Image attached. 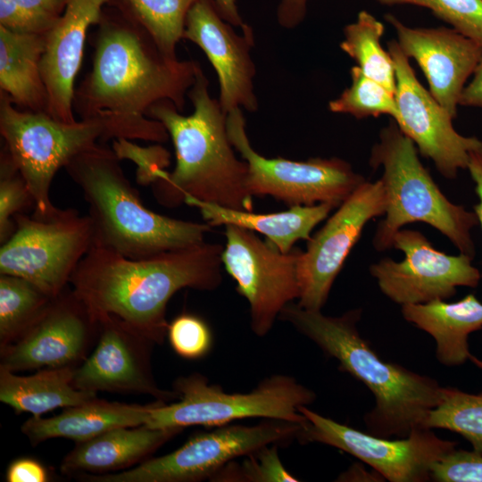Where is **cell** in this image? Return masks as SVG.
<instances>
[{
    "label": "cell",
    "instance_id": "7402d4cb",
    "mask_svg": "<svg viewBox=\"0 0 482 482\" xmlns=\"http://www.w3.org/2000/svg\"><path fill=\"white\" fill-rule=\"evenodd\" d=\"M181 430L145 425L114 428L77 443L63 458L60 470L71 476L114 473L145 461Z\"/></svg>",
    "mask_w": 482,
    "mask_h": 482
},
{
    "label": "cell",
    "instance_id": "30bf717a",
    "mask_svg": "<svg viewBox=\"0 0 482 482\" xmlns=\"http://www.w3.org/2000/svg\"><path fill=\"white\" fill-rule=\"evenodd\" d=\"M302 425L267 420L253 426L223 425L196 434L175 451L124 470L79 474L90 482H194L212 478L222 467L270 445L297 439Z\"/></svg>",
    "mask_w": 482,
    "mask_h": 482
},
{
    "label": "cell",
    "instance_id": "ba28073f",
    "mask_svg": "<svg viewBox=\"0 0 482 482\" xmlns=\"http://www.w3.org/2000/svg\"><path fill=\"white\" fill-rule=\"evenodd\" d=\"M174 403L151 404L145 426L179 428L202 425L219 427L248 418L278 420L303 425L302 406L314 402L313 391L295 378L277 374L263 379L247 393H228L198 373L178 378L173 384Z\"/></svg>",
    "mask_w": 482,
    "mask_h": 482
},
{
    "label": "cell",
    "instance_id": "2e32d148",
    "mask_svg": "<svg viewBox=\"0 0 482 482\" xmlns=\"http://www.w3.org/2000/svg\"><path fill=\"white\" fill-rule=\"evenodd\" d=\"M396 77L397 126L430 159L445 179H453L467 169L469 152L478 142L475 137L458 133L453 118L419 81L410 59L396 40L388 42Z\"/></svg>",
    "mask_w": 482,
    "mask_h": 482
},
{
    "label": "cell",
    "instance_id": "484cf974",
    "mask_svg": "<svg viewBox=\"0 0 482 482\" xmlns=\"http://www.w3.org/2000/svg\"><path fill=\"white\" fill-rule=\"evenodd\" d=\"M46 34H22L0 26V91L25 111L46 112L47 93L40 62Z\"/></svg>",
    "mask_w": 482,
    "mask_h": 482
},
{
    "label": "cell",
    "instance_id": "7dc6e473",
    "mask_svg": "<svg viewBox=\"0 0 482 482\" xmlns=\"http://www.w3.org/2000/svg\"><path fill=\"white\" fill-rule=\"evenodd\" d=\"M470 361L482 370V359H478V357L471 354L470 357Z\"/></svg>",
    "mask_w": 482,
    "mask_h": 482
},
{
    "label": "cell",
    "instance_id": "9a60e30c",
    "mask_svg": "<svg viewBox=\"0 0 482 482\" xmlns=\"http://www.w3.org/2000/svg\"><path fill=\"white\" fill-rule=\"evenodd\" d=\"M386 195L380 179L363 182L307 241L297 265L301 307L321 311L332 285L365 225L385 214Z\"/></svg>",
    "mask_w": 482,
    "mask_h": 482
},
{
    "label": "cell",
    "instance_id": "60d3db41",
    "mask_svg": "<svg viewBox=\"0 0 482 482\" xmlns=\"http://www.w3.org/2000/svg\"><path fill=\"white\" fill-rule=\"evenodd\" d=\"M467 170L475 182L478 203L474 206V212L482 229V141L480 139L469 152Z\"/></svg>",
    "mask_w": 482,
    "mask_h": 482
},
{
    "label": "cell",
    "instance_id": "1f68e13d",
    "mask_svg": "<svg viewBox=\"0 0 482 482\" xmlns=\"http://www.w3.org/2000/svg\"><path fill=\"white\" fill-rule=\"evenodd\" d=\"M350 75V87L328 103L330 112L357 119L388 115L395 122L398 121L399 110L394 92L365 75L357 65L351 68Z\"/></svg>",
    "mask_w": 482,
    "mask_h": 482
},
{
    "label": "cell",
    "instance_id": "8992f818",
    "mask_svg": "<svg viewBox=\"0 0 482 482\" xmlns=\"http://www.w3.org/2000/svg\"><path fill=\"white\" fill-rule=\"evenodd\" d=\"M156 132L155 121L147 117L101 113L72 123L58 121L46 112L16 109L0 91V133L34 198L32 215L38 218L58 211L50 200V187L56 172L76 155L108 140L152 141Z\"/></svg>",
    "mask_w": 482,
    "mask_h": 482
},
{
    "label": "cell",
    "instance_id": "5bb4252c",
    "mask_svg": "<svg viewBox=\"0 0 482 482\" xmlns=\"http://www.w3.org/2000/svg\"><path fill=\"white\" fill-rule=\"evenodd\" d=\"M392 247L402 251L404 259L382 258L370 266V273L380 291L401 305L446 300L459 287H478L482 277L472 264L473 257L438 251L418 230L401 229Z\"/></svg>",
    "mask_w": 482,
    "mask_h": 482
},
{
    "label": "cell",
    "instance_id": "d4e9b609",
    "mask_svg": "<svg viewBox=\"0 0 482 482\" xmlns=\"http://www.w3.org/2000/svg\"><path fill=\"white\" fill-rule=\"evenodd\" d=\"M402 314L435 339L441 364L454 367L470 360L469 335L482 328V303L473 294L454 303L435 300L402 305Z\"/></svg>",
    "mask_w": 482,
    "mask_h": 482
},
{
    "label": "cell",
    "instance_id": "74e56055",
    "mask_svg": "<svg viewBox=\"0 0 482 482\" xmlns=\"http://www.w3.org/2000/svg\"><path fill=\"white\" fill-rule=\"evenodd\" d=\"M431 478L438 482H482V453L455 448L432 466Z\"/></svg>",
    "mask_w": 482,
    "mask_h": 482
},
{
    "label": "cell",
    "instance_id": "e0dca14e",
    "mask_svg": "<svg viewBox=\"0 0 482 482\" xmlns=\"http://www.w3.org/2000/svg\"><path fill=\"white\" fill-rule=\"evenodd\" d=\"M98 340L92 353L75 368L72 385L78 390L149 395L158 401L177 399L154 381L150 353L154 343L114 315L97 320Z\"/></svg>",
    "mask_w": 482,
    "mask_h": 482
},
{
    "label": "cell",
    "instance_id": "d6a6232c",
    "mask_svg": "<svg viewBox=\"0 0 482 482\" xmlns=\"http://www.w3.org/2000/svg\"><path fill=\"white\" fill-rule=\"evenodd\" d=\"M240 464L230 461L210 480L234 482H296L278 456V445H270L245 456Z\"/></svg>",
    "mask_w": 482,
    "mask_h": 482
},
{
    "label": "cell",
    "instance_id": "f546056e",
    "mask_svg": "<svg viewBox=\"0 0 482 482\" xmlns=\"http://www.w3.org/2000/svg\"><path fill=\"white\" fill-rule=\"evenodd\" d=\"M53 299L27 279L0 274V348L15 341Z\"/></svg>",
    "mask_w": 482,
    "mask_h": 482
},
{
    "label": "cell",
    "instance_id": "ee69618b",
    "mask_svg": "<svg viewBox=\"0 0 482 482\" xmlns=\"http://www.w3.org/2000/svg\"><path fill=\"white\" fill-rule=\"evenodd\" d=\"M460 105L482 109V59L461 93Z\"/></svg>",
    "mask_w": 482,
    "mask_h": 482
},
{
    "label": "cell",
    "instance_id": "836d02e7",
    "mask_svg": "<svg viewBox=\"0 0 482 482\" xmlns=\"http://www.w3.org/2000/svg\"><path fill=\"white\" fill-rule=\"evenodd\" d=\"M35 207L31 192L6 148L0 154V243H5L15 230L14 216Z\"/></svg>",
    "mask_w": 482,
    "mask_h": 482
},
{
    "label": "cell",
    "instance_id": "ac0fdd59",
    "mask_svg": "<svg viewBox=\"0 0 482 482\" xmlns=\"http://www.w3.org/2000/svg\"><path fill=\"white\" fill-rule=\"evenodd\" d=\"M98 323L66 287L12 343L0 348V366L11 371L74 367L85 355Z\"/></svg>",
    "mask_w": 482,
    "mask_h": 482
},
{
    "label": "cell",
    "instance_id": "f1b7e54d",
    "mask_svg": "<svg viewBox=\"0 0 482 482\" xmlns=\"http://www.w3.org/2000/svg\"><path fill=\"white\" fill-rule=\"evenodd\" d=\"M195 0H110L129 14L153 37L161 51L178 58L177 45L183 38L187 12Z\"/></svg>",
    "mask_w": 482,
    "mask_h": 482
},
{
    "label": "cell",
    "instance_id": "b9f144b4",
    "mask_svg": "<svg viewBox=\"0 0 482 482\" xmlns=\"http://www.w3.org/2000/svg\"><path fill=\"white\" fill-rule=\"evenodd\" d=\"M307 0H280L277 11L278 23L287 29L299 25L306 15Z\"/></svg>",
    "mask_w": 482,
    "mask_h": 482
},
{
    "label": "cell",
    "instance_id": "4fadbf2b",
    "mask_svg": "<svg viewBox=\"0 0 482 482\" xmlns=\"http://www.w3.org/2000/svg\"><path fill=\"white\" fill-rule=\"evenodd\" d=\"M306 421L297 439L320 443L345 452L370 466L390 482H424L431 468L453 451L457 442L442 439L420 427L406 437L392 439L362 432L324 417L307 406L299 408Z\"/></svg>",
    "mask_w": 482,
    "mask_h": 482
},
{
    "label": "cell",
    "instance_id": "603a6c76",
    "mask_svg": "<svg viewBox=\"0 0 482 482\" xmlns=\"http://www.w3.org/2000/svg\"><path fill=\"white\" fill-rule=\"evenodd\" d=\"M150 407L151 404H127L96 396L64 408L61 414L51 418L32 416L21 428L33 445L57 437L80 443L114 428L145 425Z\"/></svg>",
    "mask_w": 482,
    "mask_h": 482
},
{
    "label": "cell",
    "instance_id": "4dcf8cb0",
    "mask_svg": "<svg viewBox=\"0 0 482 482\" xmlns=\"http://www.w3.org/2000/svg\"><path fill=\"white\" fill-rule=\"evenodd\" d=\"M423 428L455 432L470 443L472 450L482 453V392L444 386L442 400L429 412Z\"/></svg>",
    "mask_w": 482,
    "mask_h": 482
},
{
    "label": "cell",
    "instance_id": "ffe728a7",
    "mask_svg": "<svg viewBox=\"0 0 482 482\" xmlns=\"http://www.w3.org/2000/svg\"><path fill=\"white\" fill-rule=\"evenodd\" d=\"M403 54L422 70L434 98L454 119L461 93L482 59V46L453 28H411L386 14Z\"/></svg>",
    "mask_w": 482,
    "mask_h": 482
},
{
    "label": "cell",
    "instance_id": "cb8c5ba5",
    "mask_svg": "<svg viewBox=\"0 0 482 482\" xmlns=\"http://www.w3.org/2000/svg\"><path fill=\"white\" fill-rule=\"evenodd\" d=\"M185 204L196 207L204 220L212 228L235 225L263 235L282 253H288L299 240L308 241L312 229L328 218L337 208L334 204L321 203L313 205L290 206L287 211L272 213H257L223 207L192 197Z\"/></svg>",
    "mask_w": 482,
    "mask_h": 482
},
{
    "label": "cell",
    "instance_id": "7c38bea8",
    "mask_svg": "<svg viewBox=\"0 0 482 482\" xmlns=\"http://www.w3.org/2000/svg\"><path fill=\"white\" fill-rule=\"evenodd\" d=\"M224 227L222 265L249 304L253 332L264 337L284 307L300 296L297 265L303 250L282 253L253 231Z\"/></svg>",
    "mask_w": 482,
    "mask_h": 482
},
{
    "label": "cell",
    "instance_id": "5b68a950",
    "mask_svg": "<svg viewBox=\"0 0 482 482\" xmlns=\"http://www.w3.org/2000/svg\"><path fill=\"white\" fill-rule=\"evenodd\" d=\"M112 147L98 143L76 155L65 170L88 204L95 246L143 259L205 241L212 227L146 208Z\"/></svg>",
    "mask_w": 482,
    "mask_h": 482
},
{
    "label": "cell",
    "instance_id": "83f0119b",
    "mask_svg": "<svg viewBox=\"0 0 482 482\" xmlns=\"http://www.w3.org/2000/svg\"><path fill=\"white\" fill-rule=\"evenodd\" d=\"M384 30L383 23L374 15L361 11L356 21L345 27L340 48L356 62L365 75L395 94V63L380 43Z\"/></svg>",
    "mask_w": 482,
    "mask_h": 482
},
{
    "label": "cell",
    "instance_id": "9c48e42d",
    "mask_svg": "<svg viewBox=\"0 0 482 482\" xmlns=\"http://www.w3.org/2000/svg\"><path fill=\"white\" fill-rule=\"evenodd\" d=\"M14 222L13 234L0 247V274L27 279L55 298L95 245L90 217L69 208L46 218L18 213Z\"/></svg>",
    "mask_w": 482,
    "mask_h": 482
},
{
    "label": "cell",
    "instance_id": "7bdbcfd3",
    "mask_svg": "<svg viewBox=\"0 0 482 482\" xmlns=\"http://www.w3.org/2000/svg\"><path fill=\"white\" fill-rule=\"evenodd\" d=\"M20 5L42 16L59 19L69 0H12Z\"/></svg>",
    "mask_w": 482,
    "mask_h": 482
},
{
    "label": "cell",
    "instance_id": "d590c367",
    "mask_svg": "<svg viewBox=\"0 0 482 482\" xmlns=\"http://www.w3.org/2000/svg\"><path fill=\"white\" fill-rule=\"evenodd\" d=\"M167 336L174 352L186 359H199L211 350L212 336L207 323L191 313H182L168 325Z\"/></svg>",
    "mask_w": 482,
    "mask_h": 482
},
{
    "label": "cell",
    "instance_id": "d6986e66",
    "mask_svg": "<svg viewBox=\"0 0 482 482\" xmlns=\"http://www.w3.org/2000/svg\"><path fill=\"white\" fill-rule=\"evenodd\" d=\"M232 27L220 16L212 0H195L186 18L183 38L197 45L214 68L223 112L228 114L243 108L253 112L258 108L253 89L255 66L250 55L253 31L245 23L239 35Z\"/></svg>",
    "mask_w": 482,
    "mask_h": 482
},
{
    "label": "cell",
    "instance_id": "f6af8a7d",
    "mask_svg": "<svg viewBox=\"0 0 482 482\" xmlns=\"http://www.w3.org/2000/svg\"><path fill=\"white\" fill-rule=\"evenodd\" d=\"M220 16L234 27H242L245 23L238 12L236 0H212Z\"/></svg>",
    "mask_w": 482,
    "mask_h": 482
},
{
    "label": "cell",
    "instance_id": "4316f807",
    "mask_svg": "<svg viewBox=\"0 0 482 482\" xmlns=\"http://www.w3.org/2000/svg\"><path fill=\"white\" fill-rule=\"evenodd\" d=\"M75 367L45 368L29 376H19L0 366V401L17 414L39 417L58 408L80 404L96 396L72 385Z\"/></svg>",
    "mask_w": 482,
    "mask_h": 482
},
{
    "label": "cell",
    "instance_id": "ab89813d",
    "mask_svg": "<svg viewBox=\"0 0 482 482\" xmlns=\"http://www.w3.org/2000/svg\"><path fill=\"white\" fill-rule=\"evenodd\" d=\"M7 482H46L49 473L37 460L21 457L13 460L5 472Z\"/></svg>",
    "mask_w": 482,
    "mask_h": 482
},
{
    "label": "cell",
    "instance_id": "7a4b0ae2",
    "mask_svg": "<svg viewBox=\"0 0 482 482\" xmlns=\"http://www.w3.org/2000/svg\"><path fill=\"white\" fill-rule=\"evenodd\" d=\"M112 5L97 24L92 70L75 89L74 112L80 119L145 117L161 101L182 112L200 64L168 57L138 22Z\"/></svg>",
    "mask_w": 482,
    "mask_h": 482
},
{
    "label": "cell",
    "instance_id": "8d00e7d4",
    "mask_svg": "<svg viewBox=\"0 0 482 482\" xmlns=\"http://www.w3.org/2000/svg\"><path fill=\"white\" fill-rule=\"evenodd\" d=\"M112 149L121 161L128 159L137 165L136 179L141 186H152L170 163V154L163 146H140L126 138L112 141Z\"/></svg>",
    "mask_w": 482,
    "mask_h": 482
},
{
    "label": "cell",
    "instance_id": "6da1fadb",
    "mask_svg": "<svg viewBox=\"0 0 482 482\" xmlns=\"http://www.w3.org/2000/svg\"><path fill=\"white\" fill-rule=\"evenodd\" d=\"M223 245L206 241L143 259L93 246L70 285L91 317L114 315L154 344L167 335V304L182 288L212 291L222 281Z\"/></svg>",
    "mask_w": 482,
    "mask_h": 482
},
{
    "label": "cell",
    "instance_id": "8fae6325",
    "mask_svg": "<svg viewBox=\"0 0 482 482\" xmlns=\"http://www.w3.org/2000/svg\"><path fill=\"white\" fill-rule=\"evenodd\" d=\"M227 130L247 164L246 187L253 196L270 195L289 206L328 203L337 208L366 181L349 162L337 157L302 162L264 157L250 144L240 108L227 114Z\"/></svg>",
    "mask_w": 482,
    "mask_h": 482
},
{
    "label": "cell",
    "instance_id": "44dd1931",
    "mask_svg": "<svg viewBox=\"0 0 482 482\" xmlns=\"http://www.w3.org/2000/svg\"><path fill=\"white\" fill-rule=\"evenodd\" d=\"M110 0H69L62 15L46 34L40 69L47 93L46 113L72 123L75 79L80 69L89 28L101 20Z\"/></svg>",
    "mask_w": 482,
    "mask_h": 482
},
{
    "label": "cell",
    "instance_id": "bcb514c9",
    "mask_svg": "<svg viewBox=\"0 0 482 482\" xmlns=\"http://www.w3.org/2000/svg\"><path fill=\"white\" fill-rule=\"evenodd\" d=\"M339 480L343 481H382L385 479L379 473L373 470L371 473L365 470L361 465H353L347 471L344 472Z\"/></svg>",
    "mask_w": 482,
    "mask_h": 482
},
{
    "label": "cell",
    "instance_id": "e575fe53",
    "mask_svg": "<svg viewBox=\"0 0 482 482\" xmlns=\"http://www.w3.org/2000/svg\"><path fill=\"white\" fill-rule=\"evenodd\" d=\"M386 5L411 4L430 10L451 28L482 46V0H377Z\"/></svg>",
    "mask_w": 482,
    "mask_h": 482
},
{
    "label": "cell",
    "instance_id": "f35d334b",
    "mask_svg": "<svg viewBox=\"0 0 482 482\" xmlns=\"http://www.w3.org/2000/svg\"><path fill=\"white\" fill-rule=\"evenodd\" d=\"M58 19L37 14L12 0H0V26L22 34H46Z\"/></svg>",
    "mask_w": 482,
    "mask_h": 482
},
{
    "label": "cell",
    "instance_id": "3957f363",
    "mask_svg": "<svg viewBox=\"0 0 482 482\" xmlns=\"http://www.w3.org/2000/svg\"><path fill=\"white\" fill-rule=\"evenodd\" d=\"M201 66L187 96L194 112L182 115L173 103L161 101L147 117L160 121L172 141L176 164L163 170L152 185L156 201L174 208L192 197L200 201L253 212V195L246 187L247 164L233 151L227 130V114L212 98Z\"/></svg>",
    "mask_w": 482,
    "mask_h": 482
},
{
    "label": "cell",
    "instance_id": "52a82bcc",
    "mask_svg": "<svg viewBox=\"0 0 482 482\" xmlns=\"http://www.w3.org/2000/svg\"><path fill=\"white\" fill-rule=\"evenodd\" d=\"M415 144L392 120L379 133L370 165L381 168L386 195L385 219L375 231L378 251L392 248L395 233L406 224L424 222L445 236L461 253L475 255L471 229L478 224L474 212L452 203L420 162Z\"/></svg>",
    "mask_w": 482,
    "mask_h": 482
},
{
    "label": "cell",
    "instance_id": "277c9868",
    "mask_svg": "<svg viewBox=\"0 0 482 482\" xmlns=\"http://www.w3.org/2000/svg\"><path fill=\"white\" fill-rule=\"evenodd\" d=\"M362 310L327 316L290 303L278 319L290 323L335 358L339 369L362 382L375 397L373 409L364 416L369 434L406 437L423 427L429 412L442 400L444 386L430 377L383 361L357 328Z\"/></svg>",
    "mask_w": 482,
    "mask_h": 482
}]
</instances>
